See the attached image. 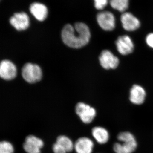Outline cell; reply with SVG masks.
Segmentation results:
<instances>
[{
    "label": "cell",
    "mask_w": 153,
    "mask_h": 153,
    "mask_svg": "<svg viewBox=\"0 0 153 153\" xmlns=\"http://www.w3.org/2000/svg\"><path fill=\"white\" fill-rule=\"evenodd\" d=\"M91 33L89 28L83 23H76L74 26L68 24L62 31V38L64 44L73 48L84 47L90 41Z\"/></svg>",
    "instance_id": "cell-1"
},
{
    "label": "cell",
    "mask_w": 153,
    "mask_h": 153,
    "mask_svg": "<svg viewBox=\"0 0 153 153\" xmlns=\"http://www.w3.org/2000/svg\"><path fill=\"white\" fill-rule=\"evenodd\" d=\"M119 142L115 143L113 150L116 153H133L136 150L137 143L134 136L129 131H123L118 134Z\"/></svg>",
    "instance_id": "cell-2"
},
{
    "label": "cell",
    "mask_w": 153,
    "mask_h": 153,
    "mask_svg": "<svg viewBox=\"0 0 153 153\" xmlns=\"http://www.w3.org/2000/svg\"><path fill=\"white\" fill-rule=\"evenodd\" d=\"M22 74L24 79L30 83L40 81L42 76L41 68L38 65L31 63L24 65L22 68Z\"/></svg>",
    "instance_id": "cell-3"
},
{
    "label": "cell",
    "mask_w": 153,
    "mask_h": 153,
    "mask_svg": "<svg viewBox=\"0 0 153 153\" xmlns=\"http://www.w3.org/2000/svg\"><path fill=\"white\" fill-rule=\"evenodd\" d=\"M75 111L82 122L85 124L91 123L96 115L95 108L83 102L76 104Z\"/></svg>",
    "instance_id": "cell-4"
},
{
    "label": "cell",
    "mask_w": 153,
    "mask_h": 153,
    "mask_svg": "<svg viewBox=\"0 0 153 153\" xmlns=\"http://www.w3.org/2000/svg\"><path fill=\"white\" fill-rule=\"evenodd\" d=\"M97 20L100 27L106 31H112L115 27L114 15L108 11H102L97 14Z\"/></svg>",
    "instance_id": "cell-5"
},
{
    "label": "cell",
    "mask_w": 153,
    "mask_h": 153,
    "mask_svg": "<svg viewBox=\"0 0 153 153\" xmlns=\"http://www.w3.org/2000/svg\"><path fill=\"white\" fill-rule=\"evenodd\" d=\"M99 61L101 66L105 69H115L119 64L118 58L108 50H104L101 52Z\"/></svg>",
    "instance_id": "cell-6"
},
{
    "label": "cell",
    "mask_w": 153,
    "mask_h": 153,
    "mask_svg": "<svg viewBox=\"0 0 153 153\" xmlns=\"http://www.w3.org/2000/svg\"><path fill=\"white\" fill-rule=\"evenodd\" d=\"M44 145V142L42 140L31 135L25 139L23 148L27 153H41V149Z\"/></svg>",
    "instance_id": "cell-7"
},
{
    "label": "cell",
    "mask_w": 153,
    "mask_h": 153,
    "mask_svg": "<svg viewBox=\"0 0 153 153\" xmlns=\"http://www.w3.org/2000/svg\"><path fill=\"white\" fill-rule=\"evenodd\" d=\"M118 52L122 55H126L132 53L134 49V44L129 36H120L116 42Z\"/></svg>",
    "instance_id": "cell-8"
},
{
    "label": "cell",
    "mask_w": 153,
    "mask_h": 153,
    "mask_svg": "<svg viewBox=\"0 0 153 153\" xmlns=\"http://www.w3.org/2000/svg\"><path fill=\"white\" fill-rule=\"evenodd\" d=\"M10 23L16 30L22 31L29 27L30 19L28 15L24 12L16 13L11 17Z\"/></svg>",
    "instance_id": "cell-9"
},
{
    "label": "cell",
    "mask_w": 153,
    "mask_h": 153,
    "mask_svg": "<svg viewBox=\"0 0 153 153\" xmlns=\"http://www.w3.org/2000/svg\"><path fill=\"white\" fill-rule=\"evenodd\" d=\"M120 20L123 27L127 31L136 30L140 26L139 19L128 12L124 13L121 16Z\"/></svg>",
    "instance_id": "cell-10"
},
{
    "label": "cell",
    "mask_w": 153,
    "mask_h": 153,
    "mask_svg": "<svg viewBox=\"0 0 153 153\" xmlns=\"http://www.w3.org/2000/svg\"><path fill=\"white\" fill-rule=\"evenodd\" d=\"M17 74L16 66L11 61L3 60L0 66V76L6 80H11L15 78Z\"/></svg>",
    "instance_id": "cell-11"
},
{
    "label": "cell",
    "mask_w": 153,
    "mask_h": 153,
    "mask_svg": "<svg viewBox=\"0 0 153 153\" xmlns=\"http://www.w3.org/2000/svg\"><path fill=\"white\" fill-rule=\"evenodd\" d=\"M94 147L93 141L87 137L79 138L74 144L76 153H92Z\"/></svg>",
    "instance_id": "cell-12"
},
{
    "label": "cell",
    "mask_w": 153,
    "mask_h": 153,
    "mask_svg": "<svg viewBox=\"0 0 153 153\" xmlns=\"http://www.w3.org/2000/svg\"><path fill=\"white\" fill-rule=\"evenodd\" d=\"M146 92L143 88L138 85H134L130 92L129 99L133 104L140 105L144 102Z\"/></svg>",
    "instance_id": "cell-13"
},
{
    "label": "cell",
    "mask_w": 153,
    "mask_h": 153,
    "mask_svg": "<svg viewBox=\"0 0 153 153\" xmlns=\"http://www.w3.org/2000/svg\"><path fill=\"white\" fill-rule=\"evenodd\" d=\"M30 10L32 15L39 21H44L48 15V9L44 4L40 3H33L30 6Z\"/></svg>",
    "instance_id": "cell-14"
},
{
    "label": "cell",
    "mask_w": 153,
    "mask_h": 153,
    "mask_svg": "<svg viewBox=\"0 0 153 153\" xmlns=\"http://www.w3.org/2000/svg\"><path fill=\"white\" fill-rule=\"evenodd\" d=\"M91 134L97 142L100 144L106 143L109 140V132L102 127H94L92 129Z\"/></svg>",
    "instance_id": "cell-15"
},
{
    "label": "cell",
    "mask_w": 153,
    "mask_h": 153,
    "mask_svg": "<svg viewBox=\"0 0 153 153\" xmlns=\"http://www.w3.org/2000/svg\"><path fill=\"white\" fill-rule=\"evenodd\" d=\"M56 143L62 146L67 152H70L74 149V144L72 141L66 136L61 135L58 137Z\"/></svg>",
    "instance_id": "cell-16"
},
{
    "label": "cell",
    "mask_w": 153,
    "mask_h": 153,
    "mask_svg": "<svg viewBox=\"0 0 153 153\" xmlns=\"http://www.w3.org/2000/svg\"><path fill=\"white\" fill-rule=\"evenodd\" d=\"M111 7L120 12H124L128 9L129 0H110Z\"/></svg>",
    "instance_id": "cell-17"
},
{
    "label": "cell",
    "mask_w": 153,
    "mask_h": 153,
    "mask_svg": "<svg viewBox=\"0 0 153 153\" xmlns=\"http://www.w3.org/2000/svg\"><path fill=\"white\" fill-rule=\"evenodd\" d=\"M13 146L6 141H3L0 143V153H14Z\"/></svg>",
    "instance_id": "cell-18"
},
{
    "label": "cell",
    "mask_w": 153,
    "mask_h": 153,
    "mask_svg": "<svg viewBox=\"0 0 153 153\" xmlns=\"http://www.w3.org/2000/svg\"><path fill=\"white\" fill-rule=\"evenodd\" d=\"M94 7L98 10H102L108 4V0H94Z\"/></svg>",
    "instance_id": "cell-19"
},
{
    "label": "cell",
    "mask_w": 153,
    "mask_h": 153,
    "mask_svg": "<svg viewBox=\"0 0 153 153\" xmlns=\"http://www.w3.org/2000/svg\"><path fill=\"white\" fill-rule=\"evenodd\" d=\"M54 153H67L66 150L59 144L55 143L52 147Z\"/></svg>",
    "instance_id": "cell-20"
},
{
    "label": "cell",
    "mask_w": 153,
    "mask_h": 153,
    "mask_svg": "<svg viewBox=\"0 0 153 153\" xmlns=\"http://www.w3.org/2000/svg\"><path fill=\"white\" fill-rule=\"evenodd\" d=\"M146 41L148 46L153 49V33L148 34L146 37Z\"/></svg>",
    "instance_id": "cell-21"
}]
</instances>
